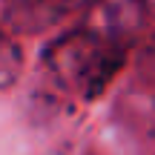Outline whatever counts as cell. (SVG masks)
Segmentation results:
<instances>
[{
    "instance_id": "3",
    "label": "cell",
    "mask_w": 155,
    "mask_h": 155,
    "mask_svg": "<svg viewBox=\"0 0 155 155\" xmlns=\"http://www.w3.org/2000/svg\"><path fill=\"white\" fill-rule=\"evenodd\" d=\"M20 69V55H17V46L12 40L3 43V63H0V72H3V86H12L15 83V75Z\"/></svg>"
},
{
    "instance_id": "4",
    "label": "cell",
    "mask_w": 155,
    "mask_h": 155,
    "mask_svg": "<svg viewBox=\"0 0 155 155\" xmlns=\"http://www.w3.org/2000/svg\"><path fill=\"white\" fill-rule=\"evenodd\" d=\"M141 6H144L147 15H152V17H155V0H141Z\"/></svg>"
},
{
    "instance_id": "2",
    "label": "cell",
    "mask_w": 155,
    "mask_h": 155,
    "mask_svg": "<svg viewBox=\"0 0 155 155\" xmlns=\"http://www.w3.org/2000/svg\"><path fill=\"white\" fill-rule=\"evenodd\" d=\"M61 15L63 6L58 0H6V26L20 32H35Z\"/></svg>"
},
{
    "instance_id": "5",
    "label": "cell",
    "mask_w": 155,
    "mask_h": 155,
    "mask_svg": "<svg viewBox=\"0 0 155 155\" xmlns=\"http://www.w3.org/2000/svg\"><path fill=\"white\" fill-rule=\"evenodd\" d=\"M58 3H61L63 9H69V6H81V3H92V0H58Z\"/></svg>"
},
{
    "instance_id": "1",
    "label": "cell",
    "mask_w": 155,
    "mask_h": 155,
    "mask_svg": "<svg viewBox=\"0 0 155 155\" xmlns=\"http://www.w3.org/2000/svg\"><path fill=\"white\" fill-rule=\"evenodd\" d=\"M124 63V46L115 35L95 29H78L46 49V66L63 89L81 98H98Z\"/></svg>"
}]
</instances>
